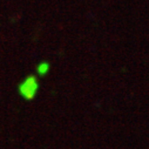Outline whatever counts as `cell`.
<instances>
[{"label": "cell", "instance_id": "obj_1", "mask_svg": "<svg viewBox=\"0 0 149 149\" xmlns=\"http://www.w3.org/2000/svg\"><path fill=\"white\" fill-rule=\"evenodd\" d=\"M34 91H35L34 80H27V81L21 86V93H22V95H25L26 97H31V95H33Z\"/></svg>", "mask_w": 149, "mask_h": 149}]
</instances>
